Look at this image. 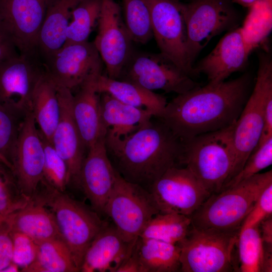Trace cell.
Segmentation results:
<instances>
[{
  "label": "cell",
  "instance_id": "cell-1",
  "mask_svg": "<svg viewBox=\"0 0 272 272\" xmlns=\"http://www.w3.org/2000/svg\"><path fill=\"white\" fill-rule=\"evenodd\" d=\"M246 72L231 80L209 82L177 96L167 103L158 118L182 142L236 123L252 89Z\"/></svg>",
  "mask_w": 272,
  "mask_h": 272
},
{
  "label": "cell",
  "instance_id": "cell-2",
  "mask_svg": "<svg viewBox=\"0 0 272 272\" xmlns=\"http://www.w3.org/2000/svg\"><path fill=\"white\" fill-rule=\"evenodd\" d=\"M157 118L125 137L107 131L105 137L115 170L127 181L149 190L168 169L183 165V142Z\"/></svg>",
  "mask_w": 272,
  "mask_h": 272
},
{
  "label": "cell",
  "instance_id": "cell-3",
  "mask_svg": "<svg viewBox=\"0 0 272 272\" xmlns=\"http://www.w3.org/2000/svg\"><path fill=\"white\" fill-rule=\"evenodd\" d=\"M32 197L53 212L60 235L80 271L88 248L108 223L102 220L92 208L56 189L43 178Z\"/></svg>",
  "mask_w": 272,
  "mask_h": 272
},
{
  "label": "cell",
  "instance_id": "cell-4",
  "mask_svg": "<svg viewBox=\"0 0 272 272\" xmlns=\"http://www.w3.org/2000/svg\"><path fill=\"white\" fill-rule=\"evenodd\" d=\"M272 183V171L212 194L190 216L191 224L205 229L240 232L242 225L265 188Z\"/></svg>",
  "mask_w": 272,
  "mask_h": 272
},
{
  "label": "cell",
  "instance_id": "cell-5",
  "mask_svg": "<svg viewBox=\"0 0 272 272\" xmlns=\"http://www.w3.org/2000/svg\"><path fill=\"white\" fill-rule=\"evenodd\" d=\"M235 124L183 141V165L210 195L221 191L231 173L235 157Z\"/></svg>",
  "mask_w": 272,
  "mask_h": 272
},
{
  "label": "cell",
  "instance_id": "cell-6",
  "mask_svg": "<svg viewBox=\"0 0 272 272\" xmlns=\"http://www.w3.org/2000/svg\"><path fill=\"white\" fill-rule=\"evenodd\" d=\"M272 104V59L270 53L260 52L254 84L236 122L233 132L234 162L226 184L241 170L256 148L264 124L265 107Z\"/></svg>",
  "mask_w": 272,
  "mask_h": 272
},
{
  "label": "cell",
  "instance_id": "cell-7",
  "mask_svg": "<svg viewBox=\"0 0 272 272\" xmlns=\"http://www.w3.org/2000/svg\"><path fill=\"white\" fill-rule=\"evenodd\" d=\"M239 232L196 227L191 224L180 248V271H237L235 251Z\"/></svg>",
  "mask_w": 272,
  "mask_h": 272
},
{
  "label": "cell",
  "instance_id": "cell-8",
  "mask_svg": "<svg viewBox=\"0 0 272 272\" xmlns=\"http://www.w3.org/2000/svg\"><path fill=\"white\" fill-rule=\"evenodd\" d=\"M159 213L148 189L127 181L117 171L104 214L111 219L125 241H136L149 220Z\"/></svg>",
  "mask_w": 272,
  "mask_h": 272
},
{
  "label": "cell",
  "instance_id": "cell-9",
  "mask_svg": "<svg viewBox=\"0 0 272 272\" xmlns=\"http://www.w3.org/2000/svg\"><path fill=\"white\" fill-rule=\"evenodd\" d=\"M153 37L162 54L189 76H197L187 49L185 3L178 0H148Z\"/></svg>",
  "mask_w": 272,
  "mask_h": 272
},
{
  "label": "cell",
  "instance_id": "cell-10",
  "mask_svg": "<svg viewBox=\"0 0 272 272\" xmlns=\"http://www.w3.org/2000/svg\"><path fill=\"white\" fill-rule=\"evenodd\" d=\"M46 73L38 51L17 55L0 63V103L23 118L31 111L34 91Z\"/></svg>",
  "mask_w": 272,
  "mask_h": 272
},
{
  "label": "cell",
  "instance_id": "cell-11",
  "mask_svg": "<svg viewBox=\"0 0 272 272\" xmlns=\"http://www.w3.org/2000/svg\"><path fill=\"white\" fill-rule=\"evenodd\" d=\"M185 6L188 53L194 66L213 37L238 27L240 15L230 0H190Z\"/></svg>",
  "mask_w": 272,
  "mask_h": 272
},
{
  "label": "cell",
  "instance_id": "cell-12",
  "mask_svg": "<svg viewBox=\"0 0 272 272\" xmlns=\"http://www.w3.org/2000/svg\"><path fill=\"white\" fill-rule=\"evenodd\" d=\"M98 32L93 43L106 71V76L119 79L132 54L133 42L114 0H101L97 22Z\"/></svg>",
  "mask_w": 272,
  "mask_h": 272
},
{
  "label": "cell",
  "instance_id": "cell-13",
  "mask_svg": "<svg viewBox=\"0 0 272 272\" xmlns=\"http://www.w3.org/2000/svg\"><path fill=\"white\" fill-rule=\"evenodd\" d=\"M149 191L159 213L189 217L210 196L185 166L168 169L153 183Z\"/></svg>",
  "mask_w": 272,
  "mask_h": 272
},
{
  "label": "cell",
  "instance_id": "cell-14",
  "mask_svg": "<svg viewBox=\"0 0 272 272\" xmlns=\"http://www.w3.org/2000/svg\"><path fill=\"white\" fill-rule=\"evenodd\" d=\"M119 79L136 83L150 91L177 94L199 85L161 53L132 54Z\"/></svg>",
  "mask_w": 272,
  "mask_h": 272
},
{
  "label": "cell",
  "instance_id": "cell-15",
  "mask_svg": "<svg viewBox=\"0 0 272 272\" xmlns=\"http://www.w3.org/2000/svg\"><path fill=\"white\" fill-rule=\"evenodd\" d=\"M46 0H0V35L19 53L37 51Z\"/></svg>",
  "mask_w": 272,
  "mask_h": 272
},
{
  "label": "cell",
  "instance_id": "cell-16",
  "mask_svg": "<svg viewBox=\"0 0 272 272\" xmlns=\"http://www.w3.org/2000/svg\"><path fill=\"white\" fill-rule=\"evenodd\" d=\"M44 152L31 111L23 118L12 157V170L21 192L31 198L43 178Z\"/></svg>",
  "mask_w": 272,
  "mask_h": 272
},
{
  "label": "cell",
  "instance_id": "cell-17",
  "mask_svg": "<svg viewBox=\"0 0 272 272\" xmlns=\"http://www.w3.org/2000/svg\"><path fill=\"white\" fill-rule=\"evenodd\" d=\"M46 74L56 86L77 88L102 61L93 43L63 45L44 61Z\"/></svg>",
  "mask_w": 272,
  "mask_h": 272
},
{
  "label": "cell",
  "instance_id": "cell-18",
  "mask_svg": "<svg viewBox=\"0 0 272 272\" xmlns=\"http://www.w3.org/2000/svg\"><path fill=\"white\" fill-rule=\"evenodd\" d=\"M105 137L100 138L87 149L78 184L91 208L99 215L104 214L117 174L107 154Z\"/></svg>",
  "mask_w": 272,
  "mask_h": 272
},
{
  "label": "cell",
  "instance_id": "cell-19",
  "mask_svg": "<svg viewBox=\"0 0 272 272\" xmlns=\"http://www.w3.org/2000/svg\"><path fill=\"white\" fill-rule=\"evenodd\" d=\"M56 89L60 116L51 143L67 166L70 183L78 185L80 170L87 149L73 116L72 91L64 87H56Z\"/></svg>",
  "mask_w": 272,
  "mask_h": 272
},
{
  "label": "cell",
  "instance_id": "cell-20",
  "mask_svg": "<svg viewBox=\"0 0 272 272\" xmlns=\"http://www.w3.org/2000/svg\"><path fill=\"white\" fill-rule=\"evenodd\" d=\"M251 52L238 27L229 31L193 68L197 75L200 73L206 75L209 82L220 83L233 73L244 69Z\"/></svg>",
  "mask_w": 272,
  "mask_h": 272
},
{
  "label": "cell",
  "instance_id": "cell-21",
  "mask_svg": "<svg viewBox=\"0 0 272 272\" xmlns=\"http://www.w3.org/2000/svg\"><path fill=\"white\" fill-rule=\"evenodd\" d=\"M102 70V66L93 72L77 88L73 97V116L87 150L107 132L101 120L100 93L97 88Z\"/></svg>",
  "mask_w": 272,
  "mask_h": 272
},
{
  "label": "cell",
  "instance_id": "cell-22",
  "mask_svg": "<svg viewBox=\"0 0 272 272\" xmlns=\"http://www.w3.org/2000/svg\"><path fill=\"white\" fill-rule=\"evenodd\" d=\"M136 241L126 242L114 225L108 223L88 248L80 271L116 272L130 254Z\"/></svg>",
  "mask_w": 272,
  "mask_h": 272
},
{
  "label": "cell",
  "instance_id": "cell-23",
  "mask_svg": "<svg viewBox=\"0 0 272 272\" xmlns=\"http://www.w3.org/2000/svg\"><path fill=\"white\" fill-rule=\"evenodd\" d=\"M6 220L12 231L24 234L36 243L61 237L53 212L34 197L25 207L9 214Z\"/></svg>",
  "mask_w": 272,
  "mask_h": 272
},
{
  "label": "cell",
  "instance_id": "cell-24",
  "mask_svg": "<svg viewBox=\"0 0 272 272\" xmlns=\"http://www.w3.org/2000/svg\"><path fill=\"white\" fill-rule=\"evenodd\" d=\"M81 1L46 0L37 41V51L43 61L64 45L72 11Z\"/></svg>",
  "mask_w": 272,
  "mask_h": 272
},
{
  "label": "cell",
  "instance_id": "cell-25",
  "mask_svg": "<svg viewBox=\"0 0 272 272\" xmlns=\"http://www.w3.org/2000/svg\"><path fill=\"white\" fill-rule=\"evenodd\" d=\"M100 114L105 130L125 137L147 124L153 117L150 111L124 103L106 93H100Z\"/></svg>",
  "mask_w": 272,
  "mask_h": 272
},
{
  "label": "cell",
  "instance_id": "cell-26",
  "mask_svg": "<svg viewBox=\"0 0 272 272\" xmlns=\"http://www.w3.org/2000/svg\"><path fill=\"white\" fill-rule=\"evenodd\" d=\"M99 93H106L118 100L133 107L147 109L155 117L162 114L167 103L166 98L133 82L112 79L101 74L97 81Z\"/></svg>",
  "mask_w": 272,
  "mask_h": 272
},
{
  "label": "cell",
  "instance_id": "cell-27",
  "mask_svg": "<svg viewBox=\"0 0 272 272\" xmlns=\"http://www.w3.org/2000/svg\"><path fill=\"white\" fill-rule=\"evenodd\" d=\"M31 112L41 133L51 142L59 121L60 106L56 86L46 73L33 95Z\"/></svg>",
  "mask_w": 272,
  "mask_h": 272
},
{
  "label": "cell",
  "instance_id": "cell-28",
  "mask_svg": "<svg viewBox=\"0 0 272 272\" xmlns=\"http://www.w3.org/2000/svg\"><path fill=\"white\" fill-rule=\"evenodd\" d=\"M134 248L142 272L180 271V248L177 244L139 237Z\"/></svg>",
  "mask_w": 272,
  "mask_h": 272
},
{
  "label": "cell",
  "instance_id": "cell-29",
  "mask_svg": "<svg viewBox=\"0 0 272 272\" xmlns=\"http://www.w3.org/2000/svg\"><path fill=\"white\" fill-rule=\"evenodd\" d=\"M37 244L35 260L21 271H79L69 248L61 237L43 241Z\"/></svg>",
  "mask_w": 272,
  "mask_h": 272
},
{
  "label": "cell",
  "instance_id": "cell-30",
  "mask_svg": "<svg viewBox=\"0 0 272 272\" xmlns=\"http://www.w3.org/2000/svg\"><path fill=\"white\" fill-rule=\"evenodd\" d=\"M240 27L243 39L252 52L262 44L272 30V0H257L248 8Z\"/></svg>",
  "mask_w": 272,
  "mask_h": 272
},
{
  "label": "cell",
  "instance_id": "cell-31",
  "mask_svg": "<svg viewBox=\"0 0 272 272\" xmlns=\"http://www.w3.org/2000/svg\"><path fill=\"white\" fill-rule=\"evenodd\" d=\"M191 223L189 216L159 213L149 220L139 237L176 244L185 236Z\"/></svg>",
  "mask_w": 272,
  "mask_h": 272
},
{
  "label": "cell",
  "instance_id": "cell-32",
  "mask_svg": "<svg viewBox=\"0 0 272 272\" xmlns=\"http://www.w3.org/2000/svg\"><path fill=\"white\" fill-rule=\"evenodd\" d=\"M101 8V0H81L72 11L64 45L88 41L97 24Z\"/></svg>",
  "mask_w": 272,
  "mask_h": 272
},
{
  "label": "cell",
  "instance_id": "cell-33",
  "mask_svg": "<svg viewBox=\"0 0 272 272\" xmlns=\"http://www.w3.org/2000/svg\"><path fill=\"white\" fill-rule=\"evenodd\" d=\"M236 248L237 271L260 272L263 245L258 226L241 231Z\"/></svg>",
  "mask_w": 272,
  "mask_h": 272
},
{
  "label": "cell",
  "instance_id": "cell-34",
  "mask_svg": "<svg viewBox=\"0 0 272 272\" xmlns=\"http://www.w3.org/2000/svg\"><path fill=\"white\" fill-rule=\"evenodd\" d=\"M123 20L133 42L147 43L152 37L148 0H122Z\"/></svg>",
  "mask_w": 272,
  "mask_h": 272
},
{
  "label": "cell",
  "instance_id": "cell-35",
  "mask_svg": "<svg viewBox=\"0 0 272 272\" xmlns=\"http://www.w3.org/2000/svg\"><path fill=\"white\" fill-rule=\"evenodd\" d=\"M30 199L21 192L12 170L0 160V214L23 208Z\"/></svg>",
  "mask_w": 272,
  "mask_h": 272
},
{
  "label": "cell",
  "instance_id": "cell-36",
  "mask_svg": "<svg viewBox=\"0 0 272 272\" xmlns=\"http://www.w3.org/2000/svg\"><path fill=\"white\" fill-rule=\"evenodd\" d=\"M39 133L44 152L43 179L56 189L64 192L66 186L70 183L67 166L56 152L51 143L40 131Z\"/></svg>",
  "mask_w": 272,
  "mask_h": 272
},
{
  "label": "cell",
  "instance_id": "cell-37",
  "mask_svg": "<svg viewBox=\"0 0 272 272\" xmlns=\"http://www.w3.org/2000/svg\"><path fill=\"white\" fill-rule=\"evenodd\" d=\"M23 118L0 103V160L12 170V157Z\"/></svg>",
  "mask_w": 272,
  "mask_h": 272
},
{
  "label": "cell",
  "instance_id": "cell-38",
  "mask_svg": "<svg viewBox=\"0 0 272 272\" xmlns=\"http://www.w3.org/2000/svg\"><path fill=\"white\" fill-rule=\"evenodd\" d=\"M271 164L272 137L256 147L240 172L224 185L221 191L249 178Z\"/></svg>",
  "mask_w": 272,
  "mask_h": 272
},
{
  "label": "cell",
  "instance_id": "cell-39",
  "mask_svg": "<svg viewBox=\"0 0 272 272\" xmlns=\"http://www.w3.org/2000/svg\"><path fill=\"white\" fill-rule=\"evenodd\" d=\"M11 235L13 240V262L22 269L35 260L37 244L24 234L11 231Z\"/></svg>",
  "mask_w": 272,
  "mask_h": 272
},
{
  "label": "cell",
  "instance_id": "cell-40",
  "mask_svg": "<svg viewBox=\"0 0 272 272\" xmlns=\"http://www.w3.org/2000/svg\"><path fill=\"white\" fill-rule=\"evenodd\" d=\"M271 215L272 183H270L263 190L246 217L240 231L247 228L259 226L262 221L271 217Z\"/></svg>",
  "mask_w": 272,
  "mask_h": 272
},
{
  "label": "cell",
  "instance_id": "cell-41",
  "mask_svg": "<svg viewBox=\"0 0 272 272\" xmlns=\"http://www.w3.org/2000/svg\"><path fill=\"white\" fill-rule=\"evenodd\" d=\"M12 262L13 240L11 229L6 219L0 225V272Z\"/></svg>",
  "mask_w": 272,
  "mask_h": 272
},
{
  "label": "cell",
  "instance_id": "cell-42",
  "mask_svg": "<svg viewBox=\"0 0 272 272\" xmlns=\"http://www.w3.org/2000/svg\"><path fill=\"white\" fill-rule=\"evenodd\" d=\"M116 272H142L134 246L129 256L122 263Z\"/></svg>",
  "mask_w": 272,
  "mask_h": 272
},
{
  "label": "cell",
  "instance_id": "cell-43",
  "mask_svg": "<svg viewBox=\"0 0 272 272\" xmlns=\"http://www.w3.org/2000/svg\"><path fill=\"white\" fill-rule=\"evenodd\" d=\"M258 227L263 246H272L271 217L262 221Z\"/></svg>",
  "mask_w": 272,
  "mask_h": 272
},
{
  "label": "cell",
  "instance_id": "cell-44",
  "mask_svg": "<svg viewBox=\"0 0 272 272\" xmlns=\"http://www.w3.org/2000/svg\"><path fill=\"white\" fill-rule=\"evenodd\" d=\"M18 53L17 50L0 35V63Z\"/></svg>",
  "mask_w": 272,
  "mask_h": 272
},
{
  "label": "cell",
  "instance_id": "cell-45",
  "mask_svg": "<svg viewBox=\"0 0 272 272\" xmlns=\"http://www.w3.org/2000/svg\"><path fill=\"white\" fill-rule=\"evenodd\" d=\"M272 271V246H263L260 272Z\"/></svg>",
  "mask_w": 272,
  "mask_h": 272
},
{
  "label": "cell",
  "instance_id": "cell-46",
  "mask_svg": "<svg viewBox=\"0 0 272 272\" xmlns=\"http://www.w3.org/2000/svg\"><path fill=\"white\" fill-rule=\"evenodd\" d=\"M233 4H237L244 7L248 8L257 0H230Z\"/></svg>",
  "mask_w": 272,
  "mask_h": 272
},
{
  "label": "cell",
  "instance_id": "cell-47",
  "mask_svg": "<svg viewBox=\"0 0 272 272\" xmlns=\"http://www.w3.org/2000/svg\"><path fill=\"white\" fill-rule=\"evenodd\" d=\"M20 267L14 262H12L7 266L4 268L2 272H17L19 271Z\"/></svg>",
  "mask_w": 272,
  "mask_h": 272
},
{
  "label": "cell",
  "instance_id": "cell-48",
  "mask_svg": "<svg viewBox=\"0 0 272 272\" xmlns=\"http://www.w3.org/2000/svg\"><path fill=\"white\" fill-rule=\"evenodd\" d=\"M8 215H1L0 214V225L5 220Z\"/></svg>",
  "mask_w": 272,
  "mask_h": 272
}]
</instances>
